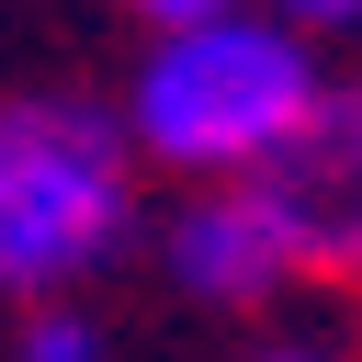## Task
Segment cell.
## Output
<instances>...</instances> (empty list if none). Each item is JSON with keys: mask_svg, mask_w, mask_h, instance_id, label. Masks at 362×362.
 Returning <instances> with one entry per match:
<instances>
[{"mask_svg": "<svg viewBox=\"0 0 362 362\" xmlns=\"http://www.w3.org/2000/svg\"><path fill=\"white\" fill-rule=\"evenodd\" d=\"M317 102V57L305 34H283L272 11H215V23H181L136 57L124 79V147H147L158 170H192V181H249L294 113Z\"/></svg>", "mask_w": 362, "mask_h": 362, "instance_id": "obj_1", "label": "cell"}, {"mask_svg": "<svg viewBox=\"0 0 362 362\" xmlns=\"http://www.w3.org/2000/svg\"><path fill=\"white\" fill-rule=\"evenodd\" d=\"M136 226V170L102 102L34 90L0 102V283L23 305H57L79 272H102Z\"/></svg>", "mask_w": 362, "mask_h": 362, "instance_id": "obj_2", "label": "cell"}, {"mask_svg": "<svg viewBox=\"0 0 362 362\" xmlns=\"http://www.w3.org/2000/svg\"><path fill=\"white\" fill-rule=\"evenodd\" d=\"M158 260H170V283L204 294V305H260V294H283V283L305 272V238H294V215H283L260 181H192V204L170 215Z\"/></svg>", "mask_w": 362, "mask_h": 362, "instance_id": "obj_3", "label": "cell"}, {"mask_svg": "<svg viewBox=\"0 0 362 362\" xmlns=\"http://www.w3.org/2000/svg\"><path fill=\"white\" fill-rule=\"evenodd\" d=\"M249 181L294 215L305 260H351V238H362V79H317V102L294 113V136Z\"/></svg>", "mask_w": 362, "mask_h": 362, "instance_id": "obj_4", "label": "cell"}, {"mask_svg": "<svg viewBox=\"0 0 362 362\" xmlns=\"http://www.w3.org/2000/svg\"><path fill=\"white\" fill-rule=\"evenodd\" d=\"M11 362H102V328H90L79 305H23V339H11Z\"/></svg>", "mask_w": 362, "mask_h": 362, "instance_id": "obj_5", "label": "cell"}, {"mask_svg": "<svg viewBox=\"0 0 362 362\" xmlns=\"http://www.w3.org/2000/svg\"><path fill=\"white\" fill-rule=\"evenodd\" d=\"M124 11H147L158 34H181V23H215V11H249V0H124Z\"/></svg>", "mask_w": 362, "mask_h": 362, "instance_id": "obj_6", "label": "cell"}, {"mask_svg": "<svg viewBox=\"0 0 362 362\" xmlns=\"http://www.w3.org/2000/svg\"><path fill=\"white\" fill-rule=\"evenodd\" d=\"M272 23H283V34H305V23H362V0H272Z\"/></svg>", "mask_w": 362, "mask_h": 362, "instance_id": "obj_7", "label": "cell"}, {"mask_svg": "<svg viewBox=\"0 0 362 362\" xmlns=\"http://www.w3.org/2000/svg\"><path fill=\"white\" fill-rule=\"evenodd\" d=\"M260 362H339V351H260Z\"/></svg>", "mask_w": 362, "mask_h": 362, "instance_id": "obj_8", "label": "cell"}, {"mask_svg": "<svg viewBox=\"0 0 362 362\" xmlns=\"http://www.w3.org/2000/svg\"><path fill=\"white\" fill-rule=\"evenodd\" d=\"M351 272H362V238H351Z\"/></svg>", "mask_w": 362, "mask_h": 362, "instance_id": "obj_9", "label": "cell"}]
</instances>
